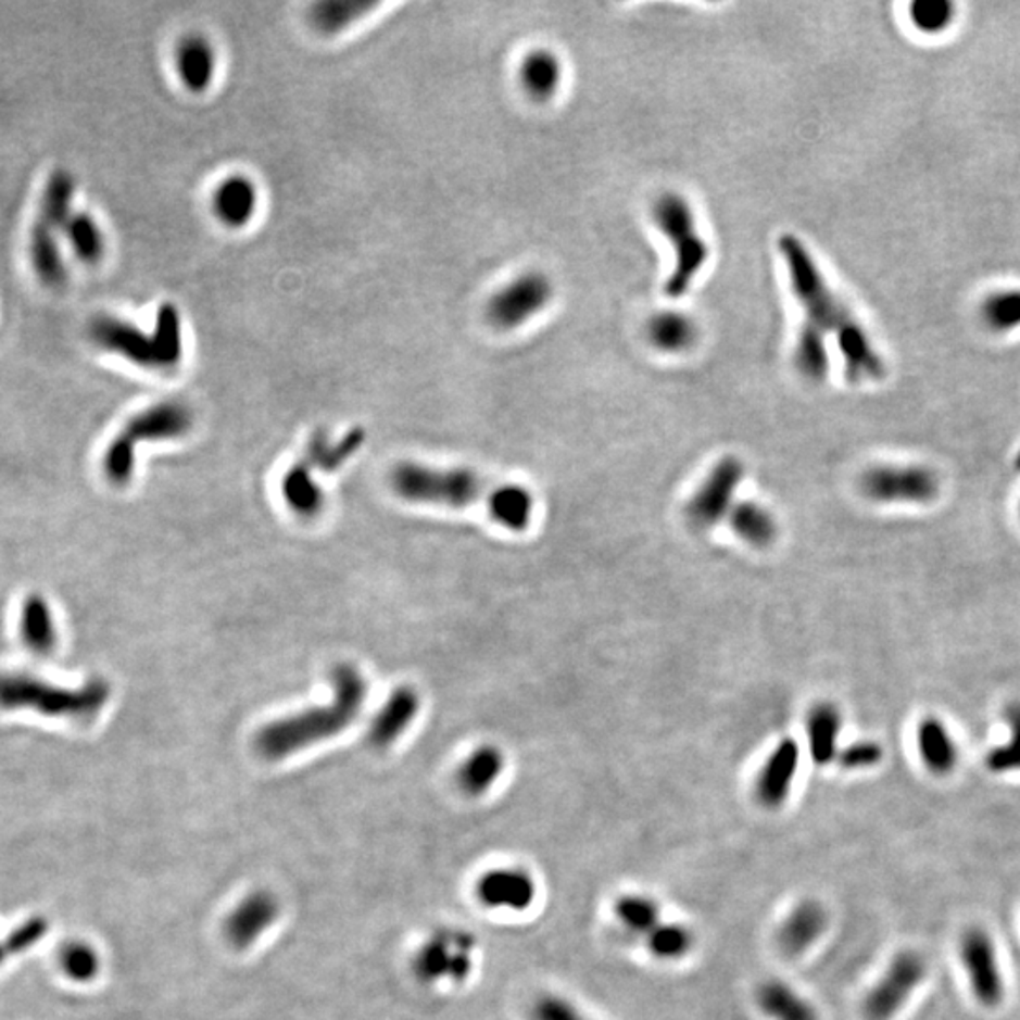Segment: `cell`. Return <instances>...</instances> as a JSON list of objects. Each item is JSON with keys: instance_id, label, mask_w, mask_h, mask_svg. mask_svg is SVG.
I'll use <instances>...</instances> for the list:
<instances>
[{"instance_id": "obj_16", "label": "cell", "mask_w": 1020, "mask_h": 1020, "mask_svg": "<svg viewBox=\"0 0 1020 1020\" xmlns=\"http://www.w3.org/2000/svg\"><path fill=\"white\" fill-rule=\"evenodd\" d=\"M830 924V915L824 905L817 899H802L797 902L789 915L782 919L777 943L784 955L790 958L804 956L807 950L815 947L822 940Z\"/></svg>"}, {"instance_id": "obj_11", "label": "cell", "mask_w": 1020, "mask_h": 1020, "mask_svg": "<svg viewBox=\"0 0 1020 1020\" xmlns=\"http://www.w3.org/2000/svg\"><path fill=\"white\" fill-rule=\"evenodd\" d=\"M477 941L465 932L446 930L433 935L414 958V973L424 983H437L441 979L465 981L473 970V950Z\"/></svg>"}, {"instance_id": "obj_18", "label": "cell", "mask_w": 1020, "mask_h": 1020, "mask_svg": "<svg viewBox=\"0 0 1020 1020\" xmlns=\"http://www.w3.org/2000/svg\"><path fill=\"white\" fill-rule=\"evenodd\" d=\"M260 191L247 174H231L212 193V212L229 229H242L254 219Z\"/></svg>"}, {"instance_id": "obj_34", "label": "cell", "mask_w": 1020, "mask_h": 1020, "mask_svg": "<svg viewBox=\"0 0 1020 1020\" xmlns=\"http://www.w3.org/2000/svg\"><path fill=\"white\" fill-rule=\"evenodd\" d=\"M63 237L73 250V254L81 263L97 265L104 257V252H106L104 232H102L101 225L95 222V217L86 212H74L71 219L66 222Z\"/></svg>"}, {"instance_id": "obj_10", "label": "cell", "mask_w": 1020, "mask_h": 1020, "mask_svg": "<svg viewBox=\"0 0 1020 1020\" xmlns=\"http://www.w3.org/2000/svg\"><path fill=\"white\" fill-rule=\"evenodd\" d=\"M743 477L745 465L738 457H723L718 462L688 503V521L694 528L709 529L723 520L733 508V498Z\"/></svg>"}, {"instance_id": "obj_27", "label": "cell", "mask_w": 1020, "mask_h": 1020, "mask_svg": "<svg viewBox=\"0 0 1020 1020\" xmlns=\"http://www.w3.org/2000/svg\"><path fill=\"white\" fill-rule=\"evenodd\" d=\"M377 7L370 0H319L308 10V22L319 35L335 37Z\"/></svg>"}, {"instance_id": "obj_42", "label": "cell", "mask_w": 1020, "mask_h": 1020, "mask_svg": "<svg viewBox=\"0 0 1020 1020\" xmlns=\"http://www.w3.org/2000/svg\"><path fill=\"white\" fill-rule=\"evenodd\" d=\"M984 318L996 329L1020 326V291H1006L992 298L984 306Z\"/></svg>"}, {"instance_id": "obj_30", "label": "cell", "mask_w": 1020, "mask_h": 1020, "mask_svg": "<svg viewBox=\"0 0 1020 1020\" xmlns=\"http://www.w3.org/2000/svg\"><path fill=\"white\" fill-rule=\"evenodd\" d=\"M74 196H76V181H74L73 174L66 171L51 173L40 197L38 222L50 225L63 235L66 222L74 214Z\"/></svg>"}, {"instance_id": "obj_35", "label": "cell", "mask_w": 1020, "mask_h": 1020, "mask_svg": "<svg viewBox=\"0 0 1020 1020\" xmlns=\"http://www.w3.org/2000/svg\"><path fill=\"white\" fill-rule=\"evenodd\" d=\"M152 335L160 354L161 370L174 369L184 355V329L176 304H161Z\"/></svg>"}, {"instance_id": "obj_43", "label": "cell", "mask_w": 1020, "mask_h": 1020, "mask_svg": "<svg viewBox=\"0 0 1020 1020\" xmlns=\"http://www.w3.org/2000/svg\"><path fill=\"white\" fill-rule=\"evenodd\" d=\"M911 15L919 29L937 33L950 22L953 7L947 2H917L911 8Z\"/></svg>"}, {"instance_id": "obj_8", "label": "cell", "mask_w": 1020, "mask_h": 1020, "mask_svg": "<svg viewBox=\"0 0 1020 1020\" xmlns=\"http://www.w3.org/2000/svg\"><path fill=\"white\" fill-rule=\"evenodd\" d=\"M927 960L915 950H904L894 956L883 978L864 998V1017L868 1020H892L909 1002L912 992L927 978Z\"/></svg>"}, {"instance_id": "obj_17", "label": "cell", "mask_w": 1020, "mask_h": 1020, "mask_svg": "<svg viewBox=\"0 0 1020 1020\" xmlns=\"http://www.w3.org/2000/svg\"><path fill=\"white\" fill-rule=\"evenodd\" d=\"M278 915L280 904L275 894L267 891L252 892L225 920V935L232 947H250L275 924Z\"/></svg>"}, {"instance_id": "obj_3", "label": "cell", "mask_w": 1020, "mask_h": 1020, "mask_svg": "<svg viewBox=\"0 0 1020 1020\" xmlns=\"http://www.w3.org/2000/svg\"><path fill=\"white\" fill-rule=\"evenodd\" d=\"M110 687L101 679L86 687L63 688L25 673L0 675V707L33 709L46 717L86 720L101 713L109 703Z\"/></svg>"}, {"instance_id": "obj_7", "label": "cell", "mask_w": 1020, "mask_h": 1020, "mask_svg": "<svg viewBox=\"0 0 1020 1020\" xmlns=\"http://www.w3.org/2000/svg\"><path fill=\"white\" fill-rule=\"evenodd\" d=\"M861 492L876 503L924 505L937 498L940 478L920 465H879L861 477Z\"/></svg>"}, {"instance_id": "obj_22", "label": "cell", "mask_w": 1020, "mask_h": 1020, "mask_svg": "<svg viewBox=\"0 0 1020 1020\" xmlns=\"http://www.w3.org/2000/svg\"><path fill=\"white\" fill-rule=\"evenodd\" d=\"M756 1006L769 1020H820L809 999L781 979H767L756 988Z\"/></svg>"}, {"instance_id": "obj_12", "label": "cell", "mask_w": 1020, "mask_h": 1020, "mask_svg": "<svg viewBox=\"0 0 1020 1020\" xmlns=\"http://www.w3.org/2000/svg\"><path fill=\"white\" fill-rule=\"evenodd\" d=\"M958 950L975 999L984 1007L999 1006L1004 1002V978L998 950L988 932L983 928L966 930Z\"/></svg>"}, {"instance_id": "obj_33", "label": "cell", "mask_w": 1020, "mask_h": 1020, "mask_svg": "<svg viewBox=\"0 0 1020 1020\" xmlns=\"http://www.w3.org/2000/svg\"><path fill=\"white\" fill-rule=\"evenodd\" d=\"M22 635L23 643L27 644V648L38 656H48L55 648V643H58L55 622H53L48 603L38 595H33L23 605Z\"/></svg>"}, {"instance_id": "obj_29", "label": "cell", "mask_w": 1020, "mask_h": 1020, "mask_svg": "<svg viewBox=\"0 0 1020 1020\" xmlns=\"http://www.w3.org/2000/svg\"><path fill=\"white\" fill-rule=\"evenodd\" d=\"M311 465L304 462L303 457L298 464L293 465L282 480L284 500L290 505L293 513L303 516V518H314L322 513L324 508V492L312 478Z\"/></svg>"}, {"instance_id": "obj_32", "label": "cell", "mask_w": 1020, "mask_h": 1020, "mask_svg": "<svg viewBox=\"0 0 1020 1020\" xmlns=\"http://www.w3.org/2000/svg\"><path fill=\"white\" fill-rule=\"evenodd\" d=\"M730 528L739 539L753 544L756 549H766L777 539V521L767 508L753 501H743L728 514Z\"/></svg>"}, {"instance_id": "obj_28", "label": "cell", "mask_w": 1020, "mask_h": 1020, "mask_svg": "<svg viewBox=\"0 0 1020 1020\" xmlns=\"http://www.w3.org/2000/svg\"><path fill=\"white\" fill-rule=\"evenodd\" d=\"M488 513L503 528L524 531L533 514V495L524 486L505 484L493 488L486 503Z\"/></svg>"}, {"instance_id": "obj_38", "label": "cell", "mask_w": 1020, "mask_h": 1020, "mask_svg": "<svg viewBox=\"0 0 1020 1020\" xmlns=\"http://www.w3.org/2000/svg\"><path fill=\"white\" fill-rule=\"evenodd\" d=\"M644 940L654 958H658L662 962H677L692 953L695 935L690 928L680 922L662 920Z\"/></svg>"}, {"instance_id": "obj_20", "label": "cell", "mask_w": 1020, "mask_h": 1020, "mask_svg": "<svg viewBox=\"0 0 1020 1020\" xmlns=\"http://www.w3.org/2000/svg\"><path fill=\"white\" fill-rule=\"evenodd\" d=\"M420 710V695L411 687H399L370 723L369 741L375 746H390L405 733Z\"/></svg>"}, {"instance_id": "obj_39", "label": "cell", "mask_w": 1020, "mask_h": 1020, "mask_svg": "<svg viewBox=\"0 0 1020 1020\" xmlns=\"http://www.w3.org/2000/svg\"><path fill=\"white\" fill-rule=\"evenodd\" d=\"M1009 738L1004 745L992 748L986 754V767L992 773H1015L1020 771V705L1007 709Z\"/></svg>"}, {"instance_id": "obj_45", "label": "cell", "mask_w": 1020, "mask_h": 1020, "mask_svg": "<svg viewBox=\"0 0 1020 1020\" xmlns=\"http://www.w3.org/2000/svg\"><path fill=\"white\" fill-rule=\"evenodd\" d=\"M4 955H7V953H4V950H2V948H0V960H2V956H4Z\"/></svg>"}, {"instance_id": "obj_25", "label": "cell", "mask_w": 1020, "mask_h": 1020, "mask_svg": "<svg viewBox=\"0 0 1020 1020\" xmlns=\"http://www.w3.org/2000/svg\"><path fill=\"white\" fill-rule=\"evenodd\" d=\"M505 769V754L498 746L482 745L469 754L457 771V784L467 796H484L500 781Z\"/></svg>"}, {"instance_id": "obj_36", "label": "cell", "mask_w": 1020, "mask_h": 1020, "mask_svg": "<svg viewBox=\"0 0 1020 1020\" xmlns=\"http://www.w3.org/2000/svg\"><path fill=\"white\" fill-rule=\"evenodd\" d=\"M697 337L694 319L680 312H659L648 324V339L664 352H682Z\"/></svg>"}, {"instance_id": "obj_40", "label": "cell", "mask_w": 1020, "mask_h": 1020, "mask_svg": "<svg viewBox=\"0 0 1020 1020\" xmlns=\"http://www.w3.org/2000/svg\"><path fill=\"white\" fill-rule=\"evenodd\" d=\"M61 966L68 978L87 983L101 971V958L87 943H73L63 950Z\"/></svg>"}, {"instance_id": "obj_9", "label": "cell", "mask_w": 1020, "mask_h": 1020, "mask_svg": "<svg viewBox=\"0 0 1020 1020\" xmlns=\"http://www.w3.org/2000/svg\"><path fill=\"white\" fill-rule=\"evenodd\" d=\"M554 295L551 280L539 273L514 278L486 306V316L498 329H516L543 311Z\"/></svg>"}, {"instance_id": "obj_5", "label": "cell", "mask_w": 1020, "mask_h": 1020, "mask_svg": "<svg viewBox=\"0 0 1020 1020\" xmlns=\"http://www.w3.org/2000/svg\"><path fill=\"white\" fill-rule=\"evenodd\" d=\"M652 217L675 250V267L664 291L667 298L679 299L690 290L695 276L709 257V248L695 229L694 212L677 193H664L652 206Z\"/></svg>"}, {"instance_id": "obj_41", "label": "cell", "mask_w": 1020, "mask_h": 1020, "mask_svg": "<svg viewBox=\"0 0 1020 1020\" xmlns=\"http://www.w3.org/2000/svg\"><path fill=\"white\" fill-rule=\"evenodd\" d=\"M531 1020H594L590 1019L571 999L557 994H543L529 1009Z\"/></svg>"}, {"instance_id": "obj_23", "label": "cell", "mask_w": 1020, "mask_h": 1020, "mask_svg": "<svg viewBox=\"0 0 1020 1020\" xmlns=\"http://www.w3.org/2000/svg\"><path fill=\"white\" fill-rule=\"evenodd\" d=\"M920 760L930 773L945 777L955 771L958 764V746L948 733L947 726L937 718H924L917 731Z\"/></svg>"}, {"instance_id": "obj_4", "label": "cell", "mask_w": 1020, "mask_h": 1020, "mask_svg": "<svg viewBox=\"0 0 1020 1020\" xmlns=\"http://www.w3.org/2000/svg\"><path fill=\"white\" fill-rule=\"evenodd\" d=\"M193 411L181 401H163L133 416L110 442L104 454V473L110 482L124 486L135 473L140 442L174 441L193 429Z\"/></svg>"}, {"instance_id": "obj_44", "label": "cell", "mask_w": 1020, "mask_h": 1020, "mask_svg": "<svg viewBox=\"0 0 1020 1020\" xmlns=\"http://www.w3.org/2000/svg\"><path fill=\"white\" fill-rule=\"evenodd\" d=\"M838 760H840L843 769H851V771L868 769V767L877 766L879 761L883 760V748L873 741H860V743H853L845 751H841L838 754Z\"/></svg>"}, {"instance_id": "obj_26", "label": "cell", "mask_w": 1020, "mask_h": 1020, "mask_svg": "<svg viewBox=\"0 0 1020 1020\" xmlns=\"http://www.w3.org/2000/svg\"><path fill=\"white\" fill-rule=\"evenodd\" d=\"M363 442H365V431L362 427L350 429L335 444L329 442V435L326 431H318V433H314L308 446L304 450L303 459L311 465L312 469H319L322 473H335V470L347 464L350 457L355 456V452L362 449Z\"/></svg>"}, {"instance_id": "obj_13", "label": "cell", "mask_w": 1020, "mask_h": 1020, "mask_svg": "<svg viewBox=\"0 0 1020 1020\" xmlns=\"http://www.w3.org/2000/svg\"><path fill=\"white\" fill-rule=\"evenodd\" d=\"M89 337L97 347L104 348L106 352L122 355L127 362L135 363L144 369H160V354L155 348L152 333H146L140 327L117 318L102 314L89 324Z\"/></svg>"}, {"instance_id": "obj_14", "label": "cell", "mask_w": 1020, "mask_h": 1020, "mask_svg": "<svg viewBox=\"0 0 1020 1020\" xmlns=\"http://www.w3.org/2000/svg\"><path fill=\"white\" fill-rule=\"evenodd\" d=\"M799 760L802 751L794 739H782L775 746L773 753L767 756L754 784V794L764 809H781L786 804L799 769Z\"/></svg>"}, {"instance_id": "obj_15", "label": "cell", "mask_w": 1020, "mask_h": 1020, "mask_svg": "<svg viewBox=\"0 0 1020 1020\" xmlns=\"http://www.w3.org/2000/svg\"><path fill=\"white\" fill-rule=\"evenodd\" d=\"M477 897L490 909L526 911L537 899L533 876L521 868H495L478 879Z\"/></svg>"}, {"instance_id": "obj_37", "label": "cell", "mask_w": 1020, "mask_h": 1020, "mask_svg": "<svg viewBox=\"0 0 1020 1020\" xmlns=\"http://www.w3.org/2000/svg\"><path fill=\"white\" fill-rule=\"evenodd\" d=\"M613 911L620 927L644 937L662 922L658 902L646 894H624L616 899Z\"/></svg>"}, {"instance_id": "obj_21", "label": "cell", "mask_w": 1020, "mask_h": 1020, "mask_svg": "<svg viewBox=\"0 0 1020 1020\" xmlns=\"http://www.w3.org/2000/svg\"><path fill=\"white\" fill-rule=\"evenodd\" d=\"M59 237L61 232L38 219L30 229V265L38 280L48 288H61L66 282V263Z\"/></svg>"}, {"instance_id": "obj_19", "label": "cell", "mask_w": 1020, "mask_h": 1020, "mask_svg": "<svg viewBox=\"0 0 1020 1020\" xmlns=\"http://www.w3.org/2000/svg\"><path fill=\"white\" fill-rule=\"evenodd\" d=\"M174 58L178 78L189 93L201 95L209 91L216 78L217 68L216 50L209 38L203 35H188L181 38Z\"/></svg>"}, {"instance_id": "obj_2", "label": "cell", "mask_w": 1020, "mask_h": 1020, "mask_svg": "<svg viewBox=\"0 0 1020 1020\" xmlns=\"http://www.w3.org/2000/svg\"><path fill=\"white\" fill-rule=\"evenodd\" d=\"M333 702L280 718L263 726L255 735V748L267 760H282L290 754L335 738L360 718L367 697V682L350 664L333 671Z\"/></svg>"}, {"instance_id": "obj_6", "label": "cell", "mask_w": 1020, "mask_h": 1020, "mask_svg": "<svg viewBox=\"0 0 1020 1020\" xmlns=\"http://www.w3.org/2000/svg\"><path fill=\"white\" fill-rule=\"evenodd\" d=\"M393 490L406 501L446 507H469L490 500L484 480L470 469H435L420 464H401L391 473Z\"/></svg>"}, {"instance_id": "obj_31", "label": "cell", "mask_w": 1020, "mask_h": 1020, "mask_svg": "<svg viewBox=\"0 0 1020 1020\" xmlns=\"http://www.w3.org/2000/svg\"><path fill=\"white\" fill-rule=\"evenodd\" d=\"M520 81L536 101H549L562 81V63L549 50H536L521 61Z\"/></svg>"}, {"instance_id": "obj_1", "label": "cell", "mask_w": 1020, "mask_h": 1020, "mask_svg": "<svg viewBox=\"0 0 1020 1020\" xmlns=\"http://www.w3.org/2000/svg\"><path fill=\"white\" fill-rule=\"evenodd\" d=\"M792 291L804 306L805 324L797 339L794 362L804 377L815 382L824 380L828 373V354L824 339L833 335L840 344L845 373L851 382L879 380L884 367L866 331L843 304L830 284L826 282L813 255L804 242L794 235H782L779 239Z\"/></svg>"}, {"instance_id": "obj_24", "label": "cell", "mask_w": 1020, "mask_h": 1020, "mask_svg": "<svg viewBox=\"0 0 1020 1020\" xmlns=\"http://www.w3.org/2000/svg\"><path fill=\"white\" fill-rule=\"evenodd\" d=\"M843 718L832 703H817L807 715V738H809L810 758L818 766H828L838 758V739L841 735Z\"/></svg>"}]
</instances>
